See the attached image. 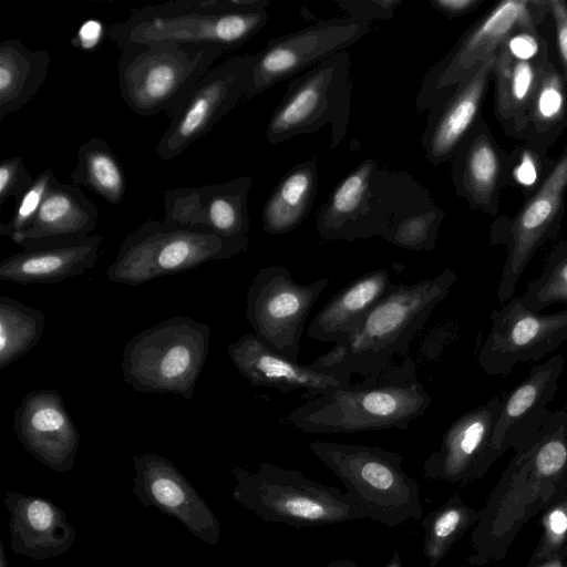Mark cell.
I'll list each match as a JSON object with an SVG mask.
<instances>
[{"label": "cell", "mask_w": 567, "mask_h": 567, "mask_svg": "<svg viewBox=\"0 0 567 567\" xmlns=\"http://www.w3.org/2000/svg\"><path fill=\"white\" fill-rule=\"evenodd\" d=\"M352 102L351 55L344 50L292 79L266 127L269 144L330 126V150L346 137Z\"/></svg>", "instance_id": "9c48e42d"}, {"label": "cell", "mask_w": 567, "mask_h": 567, "mask_svg": "<svg viewBox=\"0 0 567 567\" xmlns=\"http://www.w3.org/2000/svg\"><path fill=\"white\" fill-rule=\"evenodd\" d=\"M554 159L520 142L507 153L504 187L522 190L527 197L544 179Z\"/></svg>", "instance_id": "74e56055"}, {"label": "cell", "mask_w": 567, "mask_h": 567, "mask_svg": "<svg viewBox=\"0 0 567 567\" xmlns=\"http://www.w3.org/2000/svg\"><path fill=\"white\" fill-rule=\"evenodd\" d=\"M506 159L507 152L499 146L482 117L450 159L455 193L472 210L497 217Z\"/></svg>", "instance_id": "d4e9b609"}, {"label": "cell", "mask_w": 567, "mask_h": 567, "mask_svg": "<svg viewBox=\"0 0 567 567\" xmlns=\"http://www.w3.org/2000/svg\"><path fill=\"white\" fill-rule=\"evenodd\" d=\"M309 450L341 481L365 518L388 527L420 520V485L402 467L403 456L380 446L330 441L308 442Z\"/></svg>", "instance_id": "277c9868"}, {"label": "cell", "mask_w": 567, "mask_h": 567, "mask_svg": "<svg viewBox=\"0 0 567 567\" xmlns=\"http://www.w3.org/2000/svg\"><path fill=\"white\" fill-rule=\"evenodd\" d=\"M133 494L143 506L176 518L208 545L219 542L218 518L171 460L155 452L143 453L133 457Z\"/></svg>", "instance_id": "d6986e66"}, {"label": "cell", "mask_w": 567, "mask_h": 567, "mask_svg": "<svg viewBox=\"0 0 567 567\" xmlns=\"http://www.w3.org/2000/svg\"><path fill=\"white\" fill-rule=\"evenodd\" d=\"M248 246L249 240L225 239L207 228L150 219L126 235L105 275L111 282L136 287L233 258Z\"/></svg>", "instance_id": "52a82bcc"}, {"label": "cell", "mask_w": 567, "mask_h": 567, "mask_svg": "<svg viewBox=\"0 0 567 567\" xmlns=\"http://www.w3.org/2000/svg\"><path fill=\"white\" fill-rule=\"evenodd\" d=\"M227 353L239 373L255 386L272 388L282 393L301 389L317 396L349 383L280 354L255 333H246L229 343Z\"/></svg>", "instance_id": "4316f807"}, {"label": "cell", "mask_w": 567, "mask_h": 567, "mask_svg": "<svg viewBox=\"0 0 567 567\" xmlns=\"http://www.w3.org/2000/svg\"><path fill=\"white\" fill-rule=\"evenodd\" d=\"M318 190L317 158L295 165L277 183L262 212V230L270 235L292 231L308 217Z\"/></svg>", "instance_id": "4dcf8cb0"}, {"label": "cell", "mask_w": 567, "mask_h": 567, "mask_svg": "<svg viewBox=\"0 0 567 567\" xmlns=\"http://www.w3.org/2000/svg\"><path fill=\"white\" fill-rule=\"evenodd\" d=\"M370 207L377 237L408 250L434 248L445 213L409 173L378 166L370 182Z\"/></svg>", "instance_id": "5bb4252c"}, {"label": "cell", "mask_w": 567, "mask_h": 567, "mask_svg": "<svg viewBox=\"0 0 567 567\" xmlns=\"http://www.w3.org/2000/svg\"><path fill=\"white\" fill-rule=\"evenodd\" d=\"M13 431L23 449L44 466L58 473L74 468L80 433L58 390L28 392L14 410Z\"/></svg>", "instance_id": "44dd1931"}, {"label": "cell", "mask_w": 567, "mask_h": 567, "mask_svg": "<svg viewBox=\"0 0 567 567\" xmlns=\"http://www.w3.org/2000/svg\"><path fill=\"white\" fill-rule=\"evenodd\" d=\"M457 275L444 269L434 278L398 284L362 319L355 330L309 365L343 382L353 374L378 375L405 355L435 307L449 295Z\"/></svg>", "instance_id": "6da1fadb"}, {"label": "cell", "mask_w": 567, "mask_h": 567, "mask_svg": "<svg viewBox=\"0 0 567 567\" xmlns=\"http://www.w3.org/2000/svg\"><path fill=\"white\" fill-rule=\"evenodd\" d=\"M377 161L367 158L344 176L318 210L316 229L322 241L377 237L370 207V182Z\"/></svg>", "instance_id": "83f0119b"}, {"label": "cell", "mask_w": 567, "mask_h": 567, "mask_svg": "<svg viewBox=\"0 0 567 567\" xmlns=\"http://www.w3.org/2000/svg\"><path fill=\"white\" fill-rule=\"evenodd\" d=\"M567 194V142L538 187L513 217L492 225L489 241L504 246L506 258L497 288L501 305L514 297L516 285L537 250L557 237Z\"/></svg>", "instance_id": "30bf717a"}, {"label": "cell", "mask_w": 567, "mask_h": 567, "mask_svg": "<svg viewBox=\"0 0 567 567\" xmlns=\"http://www.w3.org/2000/svg\"><path fill=\"white\" fill-rule=\"evenodd\" d=\"M104 33L106 34V29L99 20L89 19L80 25L71 43L83 50H92L100 44Z\"/></svg>", "instance_id": "ee69618b"}, {"label": "cell", "mask_w": 567, "mask_h": 567, "mask_svg": "<svg viewBox=\"0 0 567 567\" xmlns=\"http://www.w3.org/2000/svg\"><path fill=\"white\" fill-rule=\"evenodd\" d=\"M44 328L42 310L0 296V369L30 352L42 338Z\"/></svg>", "instance_id": "d590c367"}, {"label": "cell", "mask_w": 567, "mask_h": 567, "mask_svg": "<svg viewBox=\"0 0 567 567\" xmlns=\"http://www.w3.org/2000/svg\"><path fill=\"white\" fill-rule=\"evenodd\" d=\"M526 567H567V555L565 553L534 566Z\"/></svg>", "instance_id": "bcb514c9"}, {"label": "cell", "mask_w": 567, "mask_h": 567, "mask_svg": "<svg viewBox=\"0 0 567 567\" xmlns=\"http://www.w3.org/2000/svg\"><path fill=\"white\" fill-rule=\"evenodd\" d=\"M269 0H171L135 10L106 28L118 49L131 44H192L237 49L268 21Z\"/></svg>", "instance_id": "3957f363"}, {"label": "cell", "mask_w": 567, "mask_h": 567, "mask_svg": "<svg viewBox=\"0 0 567 567\" xmlns=\"http://www.w3.org/2000/svg\"><path fill=\"white\" fill-rule=\"evenodd\" d=\"M250 176L205 186H183L164 192V219L181 226L207 228L230 240H249Z\"/></svg>", "instance_id": "ffe728a7"}, {"label": "cell", "mask_w": 567, "mask_h": 567, "mask_svg": "<svg viewBox=\"0 0 567 567\" xmlns=\"http://www.w3.org/2000/svg\"><path fill=\"white\" fill-rule=\"evenodd\" d=\"M324 567H358V566L353 560L339 558L337 560L329 563Z\"/></svg>", "instance_id": "7dc6e473"}, {"label": "cell", "mask_w": 567, "mask_h": 567, "mask_svg": "<svg viewBox=\"0 0 567 567\" xmlns=\"http://www.w3.org/2000/svg\"><path fill=\"white\" fill-rule=\"evenodd\" d=\"M51 56L31 50L19 39L0 43V122L20 111L45 82Z\"/></svg>", "instance_id": "1f68e13d"}, {"label": "cell", "mask_w": 567, "mask_h": 567, "mask_svg": "<svg viewBox=\"0 0 567 567\" xmlns=\"http://www.w3.org/2000/svg\"><path fill=\"white\" fill-rule=\"evenodd\" d=\"M563 553H565L567 555V547L565 548V550Z\"/></svg>", "instance_id": "f907efd6"}, {"label": "cell", "mask_w": 567, "mask_h": 567, "mask_svg": "<svg viewBox=\"0 0 567 567\" xmlns=\"http://www.w3.org/2000/svg\"><path fill=\"white\" fill-rule=\"evenodd\" d=\"M210 344V328L174 316L134 334L124 346L122 372L138 392L194 396Z\"/></svg>", "instance_id": "8992f818"}, {"label": "cell", "mask_w": 567, "mask_h": 567, "mask_svg": "<svg viewBox=\"0 0 567 567\" xmlns=\"http://www.w3.org/2000/svg\"><path fill=\"white\" fill-rule=\"evenodd\" d=\"M103 237H43L27 239L22 248L0 262V279L21 285L55 284L94 268Z\"/></svg>", "instance_id": "cb8c5ba5"}, {"label": "cell", "mask_w": 567, "mask_h": 567, "mask_svg": "<svg viewBox=\"0 0 567 567\" xmlns=\"http://www.w3.org/2000/svg\"><path fill=\"white\" fill-rule=\"evenodd\" d=\"M403 0H338L336 4L349 17L372 22L390 20Z\"/></svg>", "instance_id": "b9f144b4"}, {"label": "cell", "mask_w": 567, "mask_h": 567, "mask_svg": "<svg viewBox=\"0 0 567 567\" xmlns=\"http://www.w3.org/2000/svg\"><path fill=\"white\" fill-rule=\"evenodd\" d=\"M97 220L96 206L80 186L54 179L32 224L11 240L89 236Z\"/></svg>", "instance_id": "f546056e"}, {"label": "cell", "mask_w": 567, "mask_h": 567, "mask_svg": "<svg viewBox=\"0 0 567 567\" xmlns=\"http://www.w3.org/2000/svg\"><path fill=\"white\" fill-rule=\"evenodd\" d=\"M71 184L85 186L109 204L120 205L126 193L124 169L110 147L99 137L83 142L76 155V164L70 174Z\"/></svg>", "instance_id": "836d02e7"}, {"label": "cell", "mask_w": 567, "mask_h": 567, "mask_svg": "<svg viewBox=\"0 0 567 567\" xmlns=\"http://www.w3.org/2000/svg\"><path fill=\"white\" fill-rule=\"evenodd\" d=\"M489 319L491 329L477 354L489 375L507 377L519 363L538 361L567 341V308L542 315L513 297Z\"/></svg>", "instance_id": "2e32d148"}, {"label": "cell", "mask_w": 567, "mask_h": 567, "mask_svg": "<svg viewBox=\"0 0 567 567\" xmlns=\"http://www.w3.org/2000/svg\"><path fill=\"white\" fill-rule=\"evenodd\" d=\"M384 567H403L399 549H395Z\"/></svg>", "instance_id": "c3c4849f"}, {"label": "cell", "mask_w": 567, "mask_h": 567, "mask_svg": "<svg viewBox=\"0 0 567 567\" xmlns=\"http://www.w3.org/2000/svg\"><path fill=\"white\" fill-rule=\"evenodd\" d=\"M21 156L4 158L0 164V205L9 198L17 202L33 184Z\"/></svg>", "instance_id": "60d3db41"}, {"label": "cell", "mask_w": 567, "mask_h": 567, "mask_svg": "<svg viewBox=\"0 0 567 567\" xmlns=\"http://www.w3.org/2000/svg\"><path fill=\"white\" fill-rule=\"evenodd\" d=\"M117 61L120 94L128 109L145 117L168 116L196 82L225 53L210 45L131 44Z\"/></svg>", "instance_id": "ba28073f"}, {"label": "cell", "mask_w": 567, "mask_h": 567, "mask_svg": "<svg viewBox=\"0 0 567 567\" xmlns=\"http://www.w3.org/2000/svg\"><path fill=\"white\" fill-rule=\"evenodd\" d=\"M497 51L429 110L420 137L426 161L436 166L453 156L456 147L482 118V107Z\"/></svg>", "instance_id": "603a6c76"}, {"label": "cell", "mask_w": 567, "mask_h": 567, "mask_svg": "<svg viewBox=\"0 0 567 567\" xmlns=\"http://www.w3.org/2000/svg\"><path fill=\"white\" fill-rule=\"evenodd\" d=\"M370 31V22L342 17L321 20L271 39L256 53L250 85L244 99L256 97L277 83L344 51Z\"/></svg>", "instance_id": "9a60e30c"}, {"label": "cell", "mask_w": 567, "mask_h": 567, "mask_svg": "<svg viewBox=\"0 0 567 567\" xmlns=\"http://www.w3.org/2000/svg\"><path fill=\"white\" fill-rule=\"evenodd\" d=\"M329 281L324 277L299 284L281 265L259 269L247 292L246 317L254 333L269 348L297 361L310 310Z\"/></svg>", "instance_id": "7c38bea8"}, {"label": "cell", "mask_w": 567, "mask_h": 567, "mask_svg": "<svg viewBox=\"0 0 567 567\" xmlns=\"http://www.w3.org/2000/svg\"><path fill=\"white\" fill-rule=\"evenodd\" d=\"M547 11L553 18L556 45L560 62V73L567 83V2L564 0H547Z\"/></svg>", "instance_id": "7bdbcfd3"}, {"label": "cell", "mask_w": 567, "mask_h": 567, "mask_svg": "<svg viewBox=\"0 0 567 567\" xmlns=\"http://www.w3.org/2000/svg\"><path fill=\"white\" fill-rule=\"evenodd\" d=\"M11 549L31 559H49L68 553L76 532L66 513L42 496L6 492Z\"/></svg>", "instance_id": "484cf974"}, {"label": "cell", "mask_w": 567, "mask_h": 567, "mask_svg": "<svg viewBox=\"0 0 567 567\" xmlns=\"http://www.w3.org/2000/svg\"><path fill=\"white\" fill-rule=\"evenodd\" d=\"M0 567H9V561L4 551L3 543L0 539Z\"/></svg>", "instance_id": "681fc988"}, {"label": "cell", "mask_w": 567, "mask_h": 567, "mask_svg": "<svg viewBox=\"0 0 567 567\" xmlns=\"http://www.w3.org/2000/svg\"><path fill=\"white\" fill-rule=\"evenodd\" d=\"M481 512L467 505L461 494L454 493L439 508L420 522L424 530L422 554L430 567H436L454 544L474 525Z\"/></svg>", "instance_id": "e575fe53"}, {"label": "cell", "mask_w": 567, "mask_h": 567, "mask_svg": "<svg viewBox=\"0 0 567 567\" xmlns=\"http://www.w3.org/2000/svg\"><path fill=\"white\" fill-rule=\"evenodd\" d=\"M256 53L231 56L210 68L169 115L168 127L158 140L156 154L169 161L209 133L250 85Z\"/></svg>", "instance_id": "4fadbf2b"}, {"label": "cell", "mask_w": 567, "mask_h": 567, "mask_svg": "<svg viewBox=\"0 0 567 567\" xmlns=\"http://www.w3.org/2000/svg\"><path fill=\"white\" fill-rule=\"evenodd\" d=\"M548 14L547 0H503L482 14L443 59L429 68L415 99L419 113L429 111L517 29L537 27Z\"/></svg>", "instance_id": "8fae6325"}, {"label": "cell", "mask_w": 567, "mask_h": 567, "mask_svg": "<svg viewBox=\"0 0 567 567\" xmlns=\"http://www.w3.org/2000/svg\"><path fill=\"white\" fill-rule=\"evenodd\" d=\"M565 367L561 354L554 355L530 369L528 375L503 400L493 431L492 443L504 453L528 450L538 439L549 416L547 405L555 398Z\"/></svg>", "instance_id": "7402d4cb"}, {"label": "cell", "mask_w": 567, "mask_h": 567, "mask_svg": "<svg viewBox=\"0 0 567 567\" xmlns=\"http://www.w3.org/2000/svg\"><path fill=\"white\" fill-rule=\"evenodd\" d=\"M231 497L268 523L313 527L365 518L347 493L301 472L261 462L255 472L233 466Z\"/></svg>", "instance_id": "5b68a950"}, {"label": "cell", "mask_w": 567, "mask_h": 567, "mask_svg": "<svg viewBox=\"0 0 567 567\" xmlns=\"http://www.w3.org/2000/svg\"><path fill=\"white\" fill-rule=\"evenodd\" d=\"M396 285L385 268L355 278L315 315L308 336L323 343L337 344L346 340L365 315Z\"/></svg>", "instance_id": "f1b7e54d"}, {"label": "cell", "mask_w": 567, "mask_h": 567, "mask_svg": "<svg viewBox=\"0 0 567 567\" xmlns=\"http://www.w3.org/2000/svg\"><path fill=\"white\" fill-rule=\"evenodd\" d=\"M54 179L56 177L50 168L34 178L30 188L16 202L11 218L0 225V235L12 239L32 224Z\"/></svg>", "instance_id": "ab89813d"}, {"label": "cell", "mask_w": 567, "mask_h": 567, "mask_svg": "<svg viewBox=\"0 0 567 567\" xmlns=\"http://www.w3.org/2000/svg\"><path fill=\"white\" fill-rule=\"evenodd\" d=\"M567 127V83L550 61L529 106L519 141L546 154Z\"/></svg>", "instance_id": "d6a6232c"}, {"label": "cell", "mask_w": 567, "mask_h": 567, "mask_svg": "<svg viewBox=\"0 0 567 567\" xmlns=\"http://www.w3.org/2000/svg\"><path fill=\"white\" fill-rule=\"evenodd\" d=\"M540 527V537L527 566L551 559L567 547V494L547 506Z\"/></svg>", "instance_id": "f35d334b"}, {"label": "cell", "mask_w": 567, "mask_h": 567, "mask_svg": "<svg viewBox=\"0 0 567 567\" xmlns=\"http://www.w3.org/2000/svg\"><path fill=\"white\" fill-rule=\"evenodd\" d=\"M520 300L534 312L554 303L567 305V241L553 247L540 276L527 285Z\"/></svg>", "instance_id": "8d00e7d4"}, {"label": "cell", "mask_w": 567, "mask_h": 567, "mask_svg": "<svg viewBox=\"0 0 567 567\" xmlns=\"http://www.w3.org/2000/svg\"><path fill=\"white\" fill-rule=\"evenodd\" d=\"M550 61L548 44L537 27L519 28L499 45L493 71L494 115L506 135L519 138Z\"/></svg>", "instance_id": "e0dca14e"}, {"label": "cell", "mask_w": 567, "mask_h": 567, "mask_svg": "<svg viewBox=\"0 0 567 567\" xmlns=\"http://www.w3.org/2000/svg\"><path fill=\"white\" fill-rule=\"evenodd\" d=\"M484 0H429L430 6L447 19L460 18L476 10Z\"/></svg>", "instance_id": "f6af8a7d"}, {"label": "cell", "mask_w": 567, "mask_h": 567, "mask_svg": "<svg viewBox=\"0 0 567 567\" xmlns=\"http://www.w3.org/2000/svg\"><path fill=\"white\" fill-rule=\"evenodd\" d=\"M432 398L417 381L412 360L358 383H346L293 409L287 424L311 434L406 430Z\"/></svg>", "instance_id": "7a4b0ae2"}, {"label": "cell", "mask_w": 567, "mask_h": 567, "mask_svg": "<svg viewBox=\"0 0 567 567\" xmlns=\"http://www.w3.org/2000/svg\"><path fill=\"white\" fill-rule=\"evenodd\" d=\"M502 403L499 396H493L458 416L443 434L437 450L424 461L423 477L461 486L482 478L504 454L492 443Z\"/></svg>", "instance_id": "ac0fdd59"}]
</instances>
